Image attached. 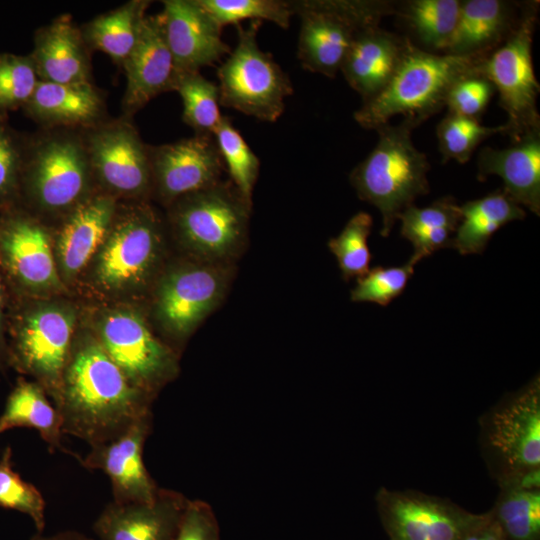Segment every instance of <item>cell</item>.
<instances>
[{
  "label": "cell",
  "mask_w": 540,
  "mask_h": 540,
  "mask_svg": "<svg viewBox=\"0 0 540 540\" xmlns=\"http://www.w3.org/2000/svg\"><path fill=\"white\" fill-rule=\"evenodd\" d=\"M223 29L243 20L269 21L288 29L293 16L290 1L285 0H197Z\"/></svg>",
  "instance_id": "38"
},
{
  "label": "cell",
  "mask_w": 540,
  "mask_h": 540,
  "mask_svg": "<svg viewBox=\"0 0 540 540\" xmlns=\"http://www.w3.org/2000/svg\"><path fill=\"white\" fill-rule=\"evenodd\" d=\"M174 91L182 100V120L194 130V135L213 137L222 118L218 84L200 71L177 72Z\"/></svg>",
  "instance_id": "34"
},
{
  "label": "cell",
  "mask_w": 540,
  "mask_h": 540,
  "mask_svg": "<svg viewBox=\"0 0 540 540\" xmlns=\"http://www.w3.org/2000/svg\"><path fill=\"white\" fill-rule=\"evenodd\" d=\"M188 499L160 488L150 502L112 501L93 524L99 540H174Z\"/></svg>",
  "instance_id": "21"
},
{
  "label": "cell",
  "mask_w": 540,
  "mask_h": 540,
  "mask_svg": "<svg viewBox=\"0 0 540 540\" xmlns=\"http://www.w3.org/2000/svg\"><path fill=\"white\" fill-rule=\"evenodd\" d=\"M417 263L416 259L410 257L409 261L401 266L372 268L357 278V284L351 291V300L387 306L402 294Z\"/></svg>",
  "instance_id": "41"
},
{
  "label": "cell",
  "mask_w": 540,
  "mask_h": 540,
  "mask_svg": "<svg viewBox=\"0 0 540 540\" xmlns=\"http://www.w3.org/2000/svg\"><path fill=\"white\" fill-rule=\"evenodd\" d=\"M231 277L229 263L198 260L169 270L161 279L156 315L173 337L184 339L223 299Z\"/></svg>",
  "instance_id": "13"
},
{
  "label": "cell",
  "mask_w": 540,
  "mask_h": 540,
  "mask_svg": "<svg viewBox=\"0 0 540 540\" xmlns=\"http://www.w3.org/2000/svg\"><path fill=\"white\" fill-rule=\"evenodd\" d=\"M98 258L96 277L106 289L132 288L145 283L154 272L162 244L161 224L144 203L114 214Z\"/></svg>",
  "instance_id": "11"
},
{
  "label": "cell",
  "mask_w": 540,
  "mask_h": 540,
  "mask_svg": "<svg viewBox=\"0 0 540 540\" xmlns=\"http://www.w3.org/2000/svg\"><path fill=\"white\" fill-rule=\"evenodd\" d=\"M490 510L507 540H540V489L501 486Z\"/></svg>",
  "instance_id": "33"
},
{
  "label": "cell",
  "mask_w": 540,
  "mask_h": 540,
  "mask_svg": "<svg viewBox=\"0 0 540 540\" xmlns=\"http://www.w3.org/2000/svg\"><path fill=\"white\" fill-rule=\"evenodd\" d=\"M407 37L370 26L353 40L340 71L363 103L379 94L393 77L404 53Z\"/></svg>",
  "instance_id": "22"
},
{
  "label": "cell",
  "mask_w": 540,
  "mask_h": 540,
  "mask_svg": "<svg viewBox=\"0 0 540 540\" xmlns=\"http://www.w3.org/2000/svg\"><path fill=\"white\" fill-rule=\"evenodd\" d=\"M171 206L174 231L198 260L229 263L245 244L252 206L230 181L182 196Z\"/></svg>",
  "instance_id": "7"
},
{
  "label": "cell",
  "mask_w": 540,
  "mask_h": 540,
  "mask_svg": "<svg viewBox=\"0 0 540 540\" xmlns=\"http://www.w3.org/2000/svg\"><path fill=\"white\" fill-rule=\"evenodd\" d=\"M116 207V198L101 192L68 213L57 240V257L66 277L78 274L105 242Z\"/></svg>",
  "instance_id": "25"
},
{
  "label": "cell",
  "mask_w": 540,
  "mask_h": 540,
  "mask_svg": "<svg viewBox=\"0 0 540 540\" xmlns=\"http://www.w3.org/2000/svg\"><path fill=\"white\" fill-rule=\"evenodd\" d=\"M25 114L42 129H86L105 120V103L92 84L54 83L39 80Z\"/></svg>",
  "instance_id": "23"
},
{
  "label": "cell",
  "mask_w": 540,
  "mask_h": 540,
  "mask_svg": "<svg viewBox=\"0 0 540 540\" xmlns=\"http://www.w3.org/2000/svg\"><path fill=\"white\" fill-rule=\"evenodd\" d=\"M372 225L371 215L360 211L352 216L342 231L328 242V247L336 257L345 280L359 278L370 270L371 253L368 238Z\"/></svg>",
  "instance_id": "37"
},
{
  "label": "cell",
  "mask_w": 540,
  "mask_h": 540,
  "mask_svg": "<svg viewBox=\"0 0 540 540\" xmlns=\"http://www.w3.org/2000/svg\"><path fill=\"white\" fill-rule=\"evenodd\" d=\"M460 218V205L451 196L439 198L424 208L414 204L405 208L398 219L402 237L413 245L411 257L419 262L439 249L451 247Z\"/></svg>",
  "instance_id": "30"
},
{
  "label": "cell",
  "mask_w": 540,
  "mask_h": 540,
  "mask_svg": "<svg viewBox=\"0 0 540 540\" xmlns=\"http://www.w3.org/2000/svg\"><path fill=\"white\" fill-rule=\"evenodd\" d=\"M261 21L237 27V42L217 68L220 105L261 121L275 122L294 90L273 56L259 48Z\"/></svg>",
  "instance_id": "8"
},
{
  "label": "cell",
  "mask_w": 540,
  "mask_h": 540,
  "mask_svg": "<svg viewBox=\"0 0 540 540\" xmlns=\"http://www.w3.org/2000/svg\"><path fill=\"white\" fill-rule=\"evenodd\" d=\"M418 125L414 120L402 119L397 125L387 123L376 129L375 147L349 176L358 197L381 213L383 237L389 235L405 208L430 191L429 162L412 141V131Z\"/></svg>",
  "instance_id": "3"
},
{
  "label": "cell",
  "mask_w": 540,
  "mask_h": 540,
  "mask_svg": "<svg viewBox=\"0 0 540 540\" xmlns=\"http://www.w3.org/2000/svg\"><path fill=\"white\" fill-rule=\"evenodd\" d=\"M460 222L451 247L461 255L481 254L502 226L523 220L526 212L503 189L460 205Z\"/></svg>",
  "instance_id": "28"
},
{
  "label": "cell",
  "mask_w": 540,
  "mask_h": 540,
  "mask_svg": "<svg viewBox=\"0 0 540 540\" xmlns=\"http://www.w3.org/2000/svg\"><path fill=\"white\" fill-rule=\"evenodd\" d=\"M520 11V4L510 1H461L457 24L445 54L487 56L513 30Z\"/></svg>",
  "instance_id": "27"
},
{
  "label": "cell",
  "mask_w": 540,
  "mask_h": 540,
  "mask_svg": "<svg viewBox=\"0 0 540 540\" xmlns=\"http://www.w3.org/2000/svg\"><path fill=\"white\" fill-rule=\"evenodd\" d=\"M494 92L493 84L478 70L452 85L445 107L450 113L480 120Z\"/></svg>",
  "instance_id": "43"
},
{
  "label": "cell",
  "mask_w": 540,
  "mask_h": 540,
  "mask_svg": "<svg viewBox=\"0 0 540 540\" xmlns=\"http://www.w3.org/2000/svg\"><path fill=\"white\" fill-rule=\"evenodd\" d=\"M461 540H507L491 510L482 513L480 519Z\"/></svg>",
  "instance_id": "45"
},
{
  "label": "cell",
  "mask_w": 540,
  "mask_h": 540,
  "mask_svg": "<svg viewBox=\"0 0 540 540\" xmlns=\"http://www.w3.org/2000/svg\"><path fill=\"white\" fill-rule=\"evenodd\" d=\"M174 540H221L212 507L205 501L188 499Z\"/></svg>",
  "instance_id": "44"
},
{
  "label": "cell",
  "mask_w": 540,
  "mask_h": 540,
  "mask_svg": "<svg viewBox=\"0 0 540 540\" xmlns=\"http://www.w3.org/2000/svg\"><path fill=\"white\" fill-rule=\"evenodd\" d=\"M39 78L30 55L0 53V120L29 101Z\"/></svg>",
  "instance_id": "40"
},
{
  "label": "cell",
  "mask_w": 540,
  "mask_h": 540,
  "mask_svg": "<svg viewBox=\"0 0 540 540\" xmlns=\"http://www.w3.org/2000/svg\"><path fill=\"white\" fill-rule=\"evenodd\" d=\"M75 315L68 307L37 305L17 312L7 341V363L33 376L56 406L72 349Z\"/></svg>",
  "instance_id": "10"
},
{
  "label": "cell",
  "mask_w": 540,
  "mask_h": 540,
  "mask_svg": "<svg viewBox=\"0 0 540 540\" xmlns=\"http://www.w3.org/2000/svg\"><path fill=\"white\" fill-rule=\"evenodd\" d=\"M213 137L230 182L252 206V193L260 169L258 157L228 116H222Z\"/></svg>",
  "instance_id": "35"
},
{
  "label": "cell",
  "mask_w": 540,
  "mask_h": 540,
  "mask_svg": "<svg viewBox=\"0 0 540 540\" xmlns=\"http://www.w3.org/2000/svg\"><path fill=\"white\" fill-rule=\"evenodd\" d=\"M122 67L126 74L122 109L127 118L159 94L174 91L177 70L160 13L145 16L136 44Z\"/></svg>",
  "instance_id": "19"
},
{
  "label": "cell",
  "mask_w": 540,
  "mask_h": 540,
  "mask_svg": "<svg viewBox=\"0 0 540 540\" xmlns=\"http://www.w3.org/2000/svg\"><path fill=\"white\" fill-rule=\"evenodd\" d=\"M538 15V2L521 5L513 30L479 65L480 72L499 94V105L507 114L505 135L512 142L540 131L537 97L540 85L532 64V43Z\"/></svg>",
  "instance_id": "9"
},
{
  "label": "cell",
  "mask_w": 540,
  "mask_h": 540,
  "mask_svg": "<svg viewBox=\"0 0 540 540\" xmlns=\"http://www.w3.org/2000/svg\"><path fill=\"white\" fill-rule=\"evenodd\" d=\"M93 176L81 129L54 128L25 136L19 199L35 207L72 211L89 198Z\"/></svg>",
  "instance_id": "4"
},
{
  "label": "cell",
  "mask_w": 540,
  "mask_h": 540,
  "mask_svg": "<svg viewBox=\"0 0 540 540\" xmlns=\"http://www.w3.org/2000/svg\"><path fill=\"white\" fill-rule=\"evenodd\" d=\"M152 400L129 381L98 341L86 340L71 349L55 407L63 434L92 447L151 414Z\"/></svg>",
  "instance_id": "1"
},
{
  "label": "cell",
  "mask_w": 540,
  "mask_h": 540,
  "mask_svg": "<svg viewBox=\"0 0 540 540\" xmlns=\"http://www.w3.org/2000/svg\"><path fill=\"white\" fill-rule=\"evenodd\" d=\"M0 271L16 290L37 292L60 284L47 231L18 204L0 211Z\"/></svg>",
  "instance_id": "16"
},
{
  "label": "cell",
  "mask_w": 540,
  "mask_h": 540,
  "mask_svg": "<svg viewBox=\"0 0 540 540\" xmlns=\"http://www.w3.org/2000/svg\"><path fill=\"white\" fill-rule=\"evenodd\" d=\"M150 3L131 0L86 23L81 32L89 50L101 51L122 66L136 44Z\"/></svg>",
  "instance_id": "31"
},
{
  "label": "cell",
  "mask_w": 540,
  "mask_h": 540,
  "mask_svg": "<svg viewBox=\"0 0 540 540\" xmlns=\"http://www.w3.org/2000/svg\"><path fill=\"white\" fill-rule=\"evenodd\" d=\"M99 343L129 381L154 399L156 392L178 371L175 353L149 330L134 311L118 310L105 316Z\"/></svg>",
  "instance_id": "14"
},
{
  "label": "cell",
  "mask_w": 540,
  "mask_h": 540,
  "mask_svg": "<svg viewBox=\"0 0 540 540\" xmlns=\"http://www.w3.org/2000/svg\"><path fill=\"white\" fill-rule=\"evenodd\" d=\"M478 179L497 175L503 191L521 207L540 215V131L506 148L484 147L477 158Z\"/></svg>",
  "instance_id": "24"
},
{
  "label": "cell",
  "mask_w": 540,
  "mask_h": 540,
  "mask_svg": "<svg viewBox=\"0 0 540 540\" xmlns=\"http://www.w3.org/2000/svg\"><path fill=\"white\" fill-rule=\"evenodd\" d=\"M13 452L7 446L0 457V507L16 510L29 516L37 530L45 529V507L43 495L33 484L24 481L13 469Z\"/></svg>",
  "instance_id": "39"
},
{
  "label": "cell",
  "mask_w": 540,
  "mask_h": 540,
  "mask_svg": "<svg viewBox=\"0 0 540 540\" xmlns=\"http://www.w3.org/2000/svg\"><path fill=\"white\" fill-rule=\"evenodd\" d=\"M506 133L504 124L488 127L479 119L469 118L448 112L438 123L436 135L442 162L455 160L460 164L468 162L486 138Z\"/></svg>",
  "instance_id": "36"
},
{
  "label": "cell",
  "mask_w": 540,
  "mask_h": 540,
  "mask_svg": "<svg viewBox=\"0 0 540 540\" xmlns=\"http://www.w3.org/2000/svg\"><path fill=\"white\" fill-rule=\"evenodd\" d=\"M152 417V413L148 414L116 438L92 446L88 454L78 460L84 468L100 470L108 476L115 502H150L160 490L143 460Z\"/></svg>",
  "instance_id": "18"
},
{
  "label": "cell",
  "mask_w": 540,
  "mask_h": 540,
  "mask_svg": "<svg viewBox=\"0 0 540 540\" xmlns=\"http://www.w3.org/2000/svg\"><path fill=\"white\" fill-rule=\"evenodd\" d=\"M375 500L389 540H461L482 515L416 490L382 487Z\"/></svg>",
  "instance_id": "15"
},
{
  "label": "cell",
  "mask_w": 540,
  "mask_h": 540,
  "mask_svg": "<svg viewBox=\"0 0 540 540\" xmlns=\"http://www.w3.org/2000/svg\"><path fill=\"white\" fill-rule=\"evenodd\" d=\"M161 16L166 40L177 72L200 71L213 66L231 47L222 28L197 0H165Z\"/></svg>",
  "instance_id": "20"
},
{
  "label": "cell",
  "mask_w": 540,
  "mask_h": 540,
  "mask_svg": "<svg viewBox=\"0 0 540 540\" xmlns=\"http://www.w3.org/2000/svg\"><path fill=\"white\" fill-rule=\"evenodd\" d=\"M293 15L300 18L297 58L303 69L334 78L363 29L395 14L386 0H296Z\"/></svg>",
  "instance_id": "6"
},
{
  "label": "cell",
  "mask_w": 540,
  "mask_h": 540,
  "mask_svg": "<svg viewBox=\"0 0 540 540\" xmlns=\"http://www.w3.org/2000/svg\"><path fill=\"white\" fill-rule=\"evenodd\" d=\"M7 287L0 271V368L7 364Z\"/></svg>",
  "instance_id": "46"
},
{
  "label": "cell",
  "mask_w": 540,
  "mask_h": 540,
  "mask_svg": "<svg viewBox=\"0 0 540 540\" xmlns=\"http://www.w3.org/2000/svg\"><path fill=\"white\" fill-rule=\"evenodd\" d=\"M30 540H94L77 531H62L53 535L36 533Z\"/></svg>",
  "instance_id": "47"
},
{
  "label": "cell",
  "mask_w": 540,
  "mask_h": 540,
  "mask_svg": "<svg viewBox=\"0 0 540 540\" xmlns=\"http://www.w3.org/2000/svg\"><path fill=\"white\" fill-rule=\"evenodd\" d=\"M47 395L39 383L19 379L0 415V434L17 427L32 428L39 432L51 452L61 450L79 460L80 456L62 444V419Z\"/></svg>",
  "instance_id": "29"
},
{
  "label": "cell",
  "mask_w": 540,
  "mask_h": 540,
  "mask_svg": "<svg viewBox=\"0 0 540 540\" xmlns=\"http://www.w3.org/2000/svg\"><path fill=\"white\" fill-rule=\"evenodd\" d=\"M93 180L109 194L136 197L152 186L149 145L131 118L104 120L81 129Z\"/></svg>",
  "instance_id": "12"
},
{
  "label": "cell",
  "mask_w": 540,
  "mask_h": 540,
  "mask_svg": "<svg viewBox=\"0 0 540 540\" xmlns=\"http://www.w3.org/2000/svg\"><path fill=\"white\" fill-rule=\"evenodd\" d=\"M88 52L81 29L65 16L37 30L30 56L41 81L86 83L91 82Z\"/></svg>",
  "instance_id": "26"
},
{
  "label": "cell",
  "mask_w": 540,
  "mask_h": 540,
  "mask_svg": "<svg viewBox=\"0 0 540 540\" xmlns=\"http://www.w3.org/2000/svg\"><path fill=\"white\" fill-rule=\"evenodd\" d=\"M459 0H410L395 13L421 44L419 48L445 53L454 33L460 9Z\"/></svg>",
  "instance_id": "32"
},
{
  "label": "cell",
  "mask_w": 540,
  "mask_h": 540,
  "mask_svg": "<svg viewBox=\"0 0 540 540\" xmlns=\"http://www.w3.org/2000/svg\"><path fill=\"white\" fill-rule=\"evenodd\" d=\"M483 58L429 52L407 37L393 77L354 112V119L361 127L374 130L397 115L420 125L445 107L452 85L478 71Z\"/></svg>",
  "instance_id": "2"
},
{
  "label": "cell",
  "mask_w": 540,
  "mask_h": 540,
  "mask_svg": "<svg viewBox=\"0 0 540 540\" xmlns=\"http://www.w3.org/2000/svg\"><path fill=\"white\" fill-rule=\"evenodd\" d=\"M482 458L498 486L540 470V379L506 394L479 419Z\"/></svg>",
  "instance_id": "5"
},
{
  "label": "cell",
  "mask_w": 540,
  "mask_h": 540,
  "mask_svg": "<svg viewBox=\"0 0 540 540\" xmlns=\"http://www.w3.org/2000/svg\"><path fill=\"white\" fill-rule=\"evenodd\" d=\"M149 157L152 186L167 203L218 183L225 170L211 136L194 135L149 146Z\"/></svg>",
  "instance_id": "17"
},
{
  "label": "cell",
  "mask_w": 540,
  "mask_h": 540,
  "mask_svg": "<svg viewBox=\"0 0 540 540\" xmlns=\"http://www.w3.org/2000/svg\"><path fill=\"white\" fill-rule=\"evenodd\" d=\"M25 136L0 120V211L19 203Z\"/></svg>",
  "instance_id": "42"
}]
</instances>
